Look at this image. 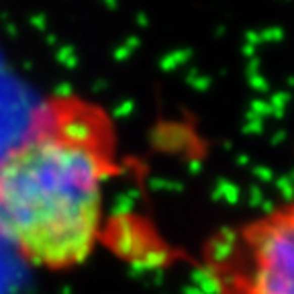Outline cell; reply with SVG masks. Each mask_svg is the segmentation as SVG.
<instances>
[{"instance_id":"6da1fadb","label":"cell","mask_w":294,"mask_h":294,"mask_svg":"<svg viewBox=\"0 0 294 294\" xmlns=\"http://www.w3.org/2000/svg\"><path fill=\"white\" fill-rule=\"evenodd\" d=\"M119 174L115 117L78 92L49 94L0 150V241L37 270L86 264Z\"/></svg>"},{"instance_id":"7a4b0ae2","label":"cell","mask_w":294,"mask_h":294,"mask_svg":"<svg viewBox=\"0 0 294 294\" xmlns=\"http://www.w3.org/2000/svg\"><path fill=\"white\" fill-rule=\"evenodd\" d=\"M203 268L215 294H294V196L219 231Z\"/></svg>"}]
</instances>
